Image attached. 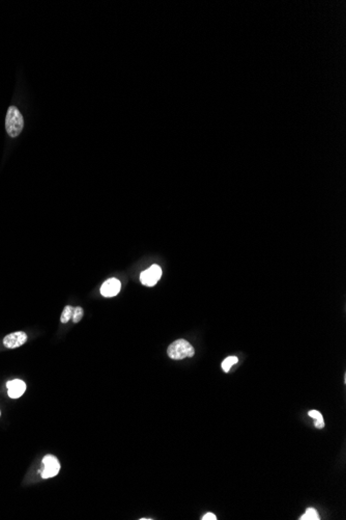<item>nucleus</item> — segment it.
I'll use <instances>...</instances> for the list:
<instances>
[{
  "label": "nucleus",
  "mask_w": 346,
  "mask_h": 520,
  "mask_svg": "<svg viewBox=\"0 0 346 520\" xmlns=\"http://www.w3.org/2000/svg\"><path fill=\"white\" fill-rule=\"evenodd\" d=\"M83 315H84V311H83V309H82V308H80V307L74 308L73 316H72L73 322H74V323H78V322H80V320L82 319Z\"/></svg>",
  "instance_id": "nucleus-12"
},
{
  "label": "nucleus",
  "mask_w": 346,
  "mask_h": 520,
  "mask_svg": "<svg viewBox=\"0 0 346 520\" xmlns=\"http://www.w3.org/2000/svg\"><path fill=\"white\" fill-rule=\"evenodd\" d=\"M237 361H238V358H237V357H235V356L227 357V358H226L225 360H223V362H222V369H223V371H224L225 373L229 372V370H230L231 366H232L233 364H235Z\"/></svg>",
  "instance_id": "nucleus-10"
},
{
  "label": "nucleus",
  "mask_w": 346,
  "mask_h": 520,
  "mask_svg": "<svg viewBox=\"0 0 346 520\" xmlns=\"http://www.w3.org/2000/svg\"><path fill=\"white\" fill-rule=\"evenodd\" d=\"M121 288V284L116 279L107 280L101 287V294L104 297H114L116 296Z\"/></svg>",
  "instance_id": "nucleus-7"
},
{
  "label": "nucleus",
  "mask_w": 346,
  "mask_h": 520,
  "mask_svg": "<svg viewBox=\"0 0 346 520\" xmlns=\"http://www.w3.org/2000/svg\"><path fill=\"white\" fill-rule=\"evenodd\" d=\"M308 414H309V416L314 418V425H315V427L318 428V429H323V428L325 427V420H324L323 414L317 410H310L308 412Z\"/></svg>",
  "instance_id": "nucleus-8"
},
{
  "label": "nucleus",
  "mask_w": 346,
  "mask_h": 520,
  "mask_svg": "<svg viewBox=\"0 0 346 520\" xmlns=\"http://www.w3.org/2000/svg\"><path fill=\"white\" fill-rule=\"evenodd\" d=\"M73 311H74L73 307H71V305H67V307L64 309V312H62L61 317H60L61 323H68L70 321V319H72Z\"/></svg>",
  "instance_id": "nucleus-9"
},
{
  "label": "nucleus",
  "mask_w": 346,
  "mask_h": 520,
  "mask_svg": "<svg viewBox=\"0 0 346 520\" xmlns=\"http://www.w3.org/2000/svg\"><path fill=\"white\" fill-rule=\"evenodd\" d=\"M162 269L158 265H152L140 274V281L146 287H152L160 281Z\"/></svg>",
  "instance_id": "nucleus-3"
},
{
  "label": "nucleus",
  "mask_w": 346,
  "mask_h": 520,
  "mask_svg": "<svg viewBox=\"0 0 346 520\" xmlns=\"http://www.w3.org/2000/svg\"><path fill=\"white\" fill-rule=\"evenodd\" d=\"M24 120L23 116L17 107L12 106L9 108L6 117V130L11 137H17L23 130Z\"/></svg>",
  "instance_id": "nucleus-1"
},
{
  "label": "nucleus",
  "mask_w": 346,
  "mask_h": 520,
  "mask_svg": "<svg viewBox=\"0 0 346 520\" xmlns=\"http://www.w3.org/2000/svg\"><path fill=\"white\" fill-rule=\"evenodd\" d=\"M27 341V334L23 331H17L5 336L4 345L8 349H16L24 345Z\"/></svg>",
  "instance_id": "nucleus-5"
},
{
  "label": "nucleus",
  "mask_w": 346,
  "mask_h": 520,
  "mask_svg": "<svg viewBox=\"0 0 346 520\" xmlns=\"http://www.w3.org/2000/svg\"><path fill=\"white\" fill-rule=\"evenodd\" d=\"M0 415H2V411H0Z\"/></svg>",
  "instance_id": "nucleus-14"
},
{
  "label": "nucleus",
  "mask_w": 346,
  "mask_h": 520,
  "mask_svg": "<svg viewBox=\"0 0 346 520\" xmlns=\"http://www.w3.org/2000/svg\"><path fill=\"white\" fill-rule=\"evenodd\" d=\"M43 464H44V471L42 473L43 479H49L53 478L56 475H58L60 471V464L58 459L53 455H47L43 459Z\"/></svg>",
  "instance_id": "nucleus-4"
},
{
  "label": "nucleus",
  "mask_w": 346,
  "mask_h": 520,
  "mask_svg": "<svg viewBox=\"0 0 346 520\" xmlns=\"http://www.w3.org/2000/svg\"><path fill=\"white\" fill-rule=\"evenodd\" d=\"M301 520H320V516L315 509H308L306 513L300 518Z\"/></svg>",
  "instance_id": "nucleus-11"
},
{
  "label": "nucleus",
  "mask_w": 346,
  "mask_h": 520,
  "mask_svg": "<svg viewBox=\"0 0 346 520\" xmlns=\"http://www.w3.org/2000/svg\"><path fill=\"white\" fill-rule=\"evenodd\" d=\"M202 520H217V516L212 513H207L202 517Z\"/></svg>",
  "instance_id": "nucleus-13"
},
{
  "label": "nucleus",
  "mask_w": 346,
  "mask_h": 520,
  "mask_svg": "<svg viewBox=\"0 0 346 520\" xmlns=\"http://www.w3.org/2000/svg\"><path fill=\"white\" fill-rule=\"evenodd\" d=\"M195 353L193 346L185 340H177L173 342L167 349V354L171 359L179 360L187 357H192Z\"/></svg>",
  "instance_id": "nucleus-2"
},
{
  "label": "nucleus",
  "mask_w": 346,
  "mask_h": 520,
  "mask_svg": "<svg viewBox=\"0 0 346 520\" xmlns=\"http://www.w3.org/2000/svg\"><path fill=\"white\" fill-rule=\"evenodd\" d=\"M8 394L12 399H18L26 390V384L20 379H14L7 383Z\"/></svg>",
  "instance_id": "nucleus-6"
}]
</instances>
